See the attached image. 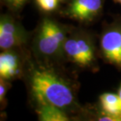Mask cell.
I'll list each match as a JSON object with an SVG mask.
<instances>
[{
  "mask_svg": "<svg viewBox=\"0 0 121 121\" xmlns=\"http://www.w3.org/2000/svg\"><path fill=\"white\" fill-rule=\"evenodd\" d=\"M24 76L31 94L42 97L69 115L80 111L72 81L52 65L28 59Z\"/></svg>",
  "mask_w": 121,
  "mask_h": 121,
  "instance_id": "cell-1",
  "label": "cell"
},
{
  "mask_svg": "<svg viewBox=\"0 0 121 121\" xmlns=\"http://www.w3.org/2000/svg\"><path fill=\"white\" fill-rule=\"evenodd\" d=\"M70 30L54 19L43 18L32 41V50L38 61L53 65L64 59V45Z\"/></svg>",
  "mask_w": 121,
  "mask_h": 121,
  "instance_id": "cell-2",
  "label": "cell"
},
{
  "mask_svg": "<svg viewBox=\"0 0 121 121\" xmlns=\"http://www.w3.org/2000/svg\"><path fill=\"white\" fill-rule=\"evenodd\" d=\"M96 45L91 33L71 29L64 45V59L82 69H91L96 64Z\"/></svg>",
  "mask_w": 121,
  "mask_h": 121,
  "instance_id": "cell-3",
  "label": "cell"
},
{
  "mask_svg": "<svg viewBox=\"0 0 121 121\" xmlns=\"http://www.w3.org/2000/svg\"><path fill=\"white\" fill-rule=\"evenodd\" d=\"M31 36L29 31L9 14L0 17V49L2 50L24 48Z\"/></svg>",
  "mask_w": 121,
  "mask_h": 121,
  "instance_id": "cell-4",
  "label": "cell"
},
{
  "mask_svg": "<svg viewBox=\"0 0 121 121\" xmlns=\"http://www.w3.org/2000/svg\"><path fill=\"white\" fill-rule=\"evenodd\" d=\"M100 52L105 61L121 69V20L108 25L102 30Z\"/></svg>",
  "mask_w": 121,
  "mask_h": 121,
  "instance_id": "cell-5",
  "label": "cell"
},
{
  "mask_svg": "<svg viewBox=\"0 0 121 121\" xmlns=\"http://www.w3.org/2000/svg\"><path fill=\"white\" fill-rule=\"evenodd\" d=\"M22 49L24 48L2 50L0 54V78L10 82L24 76L28 57Z\"/></svg>",
  "mask_w": 121,
  "mask_h": 121,
  "instance_id": "cell-6",
  "label": "cell"
},
{
  "mask_svg": "<svg viewBox=\"0 0 121 121\" xmlns=\"http://www.w3.org/2000/svg\"><path fill=\"white\" fill-rule=\"evenodd\" d=\"M103 0H70L62 13L82 23L91 22L101 13Z\"/></svg>",
  "mask_w": 121,
  "mask_h": 121,
  "instance_id": "cell-7",
  "label": "cell"
},
{
  "mask_svg": "<svg viewBox=\"0 0 121 121\" xmlns=\"http://www.w3.org/2000/svg\"><path fill=\"white\" fill-rule=\"evenodd\" d=\"M35 112L39 120L41 121H68L69 115L51 103L48 102L42 97L31 94Z\"/></svg>",
  "mask_w": 121,
  "mask_h": 121,
  "instance_id": "cell-8",
  "label": "cell"
},
{
  "mask_svg": "<svg viewBox=\"0 0 121 121\" xmlns=\"http://www.w3.org/2000/svg\"><path fill=\"white\" fill-rule=\"evenodd\" d=\"M101 110L111 116L114 121H121V100L117 94L104 93L99 97Z\"/></svg>",
  "mask_w": 121,
  "mask_h": 121,
  "instance_id": "cell-9",
  "label": "cell"
},
{
  "mask_svg": "<svg viewBox=\"0 0 121 121\" xmlns=\"http://www.w3.org/2000/svg\"><path fill=\"white\" fill-rule=\"evenodd\" d=\"M40 9L45 12H52L57 7L58 0H35Z\"/></svg>",
  "mask_w": 121,
  "mask_h": 121,
  "instance_id": "cell-10",
  "label": "cell"
},
{
  "mask_svg": "<svg viewBox=\"0 0 121 121\" xmlns=\"http://www.w3.org/2000/svg\"><path fill=\"white\" fill-rule=\"evenodd\" d=\"M28 0H2L5 6L13 12H19L23 9Z\"/></svg>",
  "mask_w": 121,
  "mask_h": 121,
  "instance_id": "cell-11",
  "label": "cell"
},
{
  "mask_svg": "<svg viewBox=\"0 0 121 121\" xmlns=\"http://www.w3.org/2000/svg\"><path fill=\"white\" fill-rule=\"evenodd\" d=\"M9 87H10L9 81L6 80V79L2 78H0V102H1L2 107L5 105L6 95Z\"/></svg>",
  "mask_w": 121,
  "mask_h": 121,
  "instance_id": "cell-12",
  "label": "cell"
},
{
  "mask_svg": "<svg viewBox=\"0 0 121 121\" xmlns=\"http://www.w3.org/2000/svg\"><path fill=\"white\" fill-rule=\"evenodd\" d=\"M117 94H118V95H119L120 98V100H121V83H120V87H119V89H118Z\"/></svg>",
  "mask_w": 121,
  "mask_h": 121,
  "instance_id": "cell-13",
  "label": "cell"
},
{
  "mask_svg": "<svg viewBox=\"0 0 121 121\" xmlns=\"http://www.w3.org/2000/svg\"><path fill=\"white\" fill-rule=\"evenodd\" d=\"M115 2H118L119 4L121 5V0H115Z\"/></svg>",
  "mask_w": 121,
  "mask_h": 121,
  "instance_id": "cell-14",
  "label": "cell"
}]
</instances>
